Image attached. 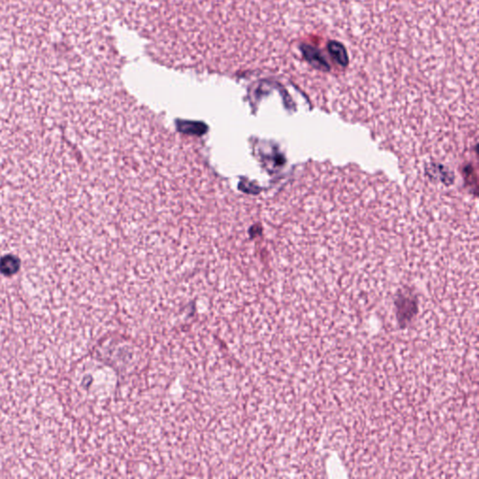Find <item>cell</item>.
I'll list each match as a JSON object with an SVG mask.
<instances>
[{
	"mask_svg": "<svg viewBox=\"0 0 479 479\" xmlns=\"http://www.w3.org/2000/svg\"><path fill=\"white\" fill-rule=\"evenodd\" d=\"M421 301L416 287L405 284L393 297V313L400 329H410L418 322Z\"/></svg>",
	"mask_w": 479,
	"mask_h": 479,
	"instance_id": "6da1fadb",
	"label": "cell"
}]
</instances>
